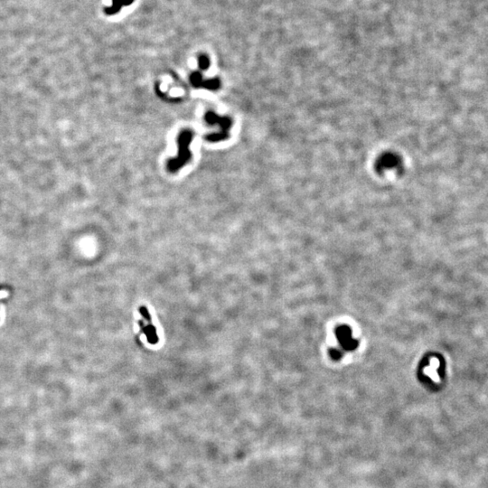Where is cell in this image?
I'll list each match as a JSON object with an SVG mask.
<instances>
[{
    "label": "cell",
    "mask_w": 488,
    "mask_h": 488,
    "mask_svg": "<svg viewBox=\"0 0 488 488\" xmlns=\"http://www.w3.org/2000/svg\"><path fill=\"white\" fill-rule=\"evenodd\" d=\"M193 133L191 130L185 129L179 134L178 137V153L177 157L171 158L167 162V169L171 173H175L187 164L191 159L190 145L193 140Z\"/></svg>",
    "instance_id": "cell-1"
},
{
    "label": "cell",
    "mask_w": 488,
    "mask_h": 488,
    "mask_svg": "<svg viewBox=\"0 0 488 488\" xmlns=\"http://www.w3.org/2000/svg\"><path fill=\"white\" fill-rule=\"evenodd\" d=\"M204 120L210 125H218L220 131L206 136V139L210 142H220L224 140L229 136V129L231 127V120L226 117H220L213 111H208L204 116Z\"/></svg>",
    "instance_id": "cell-2"
},
{
    "label": "cell",
    "mask_w": 488,
    "mask_h": 488,
    "mask_svg": "<svg viewBox=\"0 0 488 488\" xmlns=\"http://www.w3.org/2000/svg\"><path fill=\"white\" fill-rule=\"evenodd\" d=\"M190 83L195 88H203L207 90H217L220 87L219 79H212V80H204L202 74L199 72H194L190 76Z\"/></svg>",
    "instance_id": "cell-3"
},
{
    "label": "cell",
    "mask_w": 488,
    "mask_h": 488,
    "mask_svg": "<svg viewBox=\"0 0 488 488\" xmlns=\"http://www.w3.org/2000/svg\"><path fill=\"white\" fill-rule=\"evenodd\" d=\"M134 0H112V5L105 9V13L109 16L117 14L123 7L131 5Z\"/></svg>",
    "instance_id": "cell-4"
},
{
    "label": "cell",
    "mask_w": 488,
    "mask_h": 488,
    "mask_svg": "<svg viewBox=\"0 0 488 488\" xmlns=\"http://www.w3.org/2000/svg\"><path fill=\"white\" fill-rule=\"evenodd\" d=\"M139 325L140 327H142L143 331L146 334V336L148 337V340L150 344H157V330L156 328L153 327L152 325H148V326H145V324H143L142 321H139Z\"/></svg>",
    "instance_id": "cell-5"
},
{
    "label": "cell",
    "mask_w": 488,
    "mask_h": 488,
    "mask_svg": "<svg viewBox=\"0 0 488 488\" xmlns=\"http://www.w3.org/2000/svg\"><path fill=\"white\" fill-rule=\"evenodd\" d=\"M198 65L200 70H207L210 66V60L206 56H201L199 57Z\"/></svg>",
    "instance_id": "cell-6"
},
{
    "label": "cell",
    "mask_w": 488,
    "mask_h": 488,
    "mask_svg": "<svg viewBox=\"0 0 488 488\" xmlns=\"http://www.w3.org/2000/svg\"><path fill=\"white\" fill-rule=\"evenodd\" d=\"M140 312L142 314L143 317L145 318V320H148V322H151V318H150V315L148 313V309H146V307H141L140 309Z\"/></svg>",
    "instance_id": "cell-7"
}]
</instances>
